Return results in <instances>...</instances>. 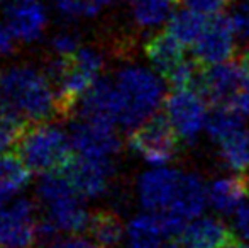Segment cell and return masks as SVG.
<instances>
[{"label":"cell","instance_id":"cell-33","mask_svg":"<svg viewBox=\"0 0 249 248\" xmlns=\"http://www.w3.org/2000/svg\"><path fill=\"white\" fill-rule=\"evenodd\" d=\"M16 50V38L9 31L7 24L0 20V58H7Z\"/></svg>","mask_w":249,"mask_h":248},{"label":"cell","instance_id":"cell-11","mask_svg":"<svg viewBox=\"0 0 249 248\" xmlns=\"http://www.w3.org/2000/svg\"><path fill=\"white\" fill-rule=\"evenodd\" d=\"M83 199H100L110 191L115 175V160L73 156L63 172Z\"/></svg>","mask_w":249,"mask_h":248},{"label":"cell","instance_id":"cell-4","mask_svg":"<svg viewBox=\"0 0 249 248\" xmlns=\"http://www.w3.org/2000/svg\"><path fill=\"white\" fill-rule=\"evenodd\" d=\"M105 58L97 48L80 46L71 57L54 58L48 63L46 73L56 95V116L66 119L75 116L87 90L100 78Z\"/></svg>","mask_w":249,"mask_h":248},{"label":"cell","instance_id":"cell-15","mask_svg":"<svg viewBox=\"0 0 249 248\" xmlns=\"http://www.w3.org/2000/svg\"><path fill=\"white\" fill-rule=\"evenodd\" d=\"M248 68L237 61H222L210 65L203 73H200L198 83L202 94L215 104H226L234 99L237 90L248 78Z\"/></svg>","mask_w":249,"mask_h":248},{"label":"cell","instance_id":"cell-30","mask_svg":"<svg viewBox=\"0 0 249 248\" xmlns=\"http://www.w3.org/2000/svg\"><path fill=\"white\" fill-rule=\"evenodd\" d=\"M46 248H100L92 238L80 236L78 233L70 235L66 238H56L51 243H48Z\"/></svg>","mask_w":249,"mask_h":248},{"label":"cell","instance_id":"cell-18","mask_svg":"<svg viewBox=\"0 0 249 248\" xmlns=\"http://www.w3.org/2000/svg\"><path fill=\"white\" fill-rule=\"evenodd\" d=\"M146 57L158 73L168 76L183 58V43L177 39L171 33L154 34L146 43Z\"/></svg>","mask_w":249,"mask_h":248},{"label":"cell","instance_id":"cell-29","mask_svg":"<svg viewBox=\"0 0 249 248\" xmlns=\"http://www.w3.org/2000/svg\"><path fill=\"white\" fill-rule=\"evenodd\" d=\"M232 229L243 242H249V204L244 202L232 212Z\"/></svg>","mask_w":249,"mask_h":248},{"label":"cell","instance_id":"cell-2","mask_svg":"<svg viewBox=\"0 0 249 248\" xmlns=\"http://www.w3.org/2000/svg\"><path fill=\"white\" fill-rule=\"evenodd\" d=\"M56 116V95L46 70L10 65L0 70V117L17 124Z\"/></svg>","mask_w":249,"mask_h":248},{"label":"cell","instance_id":"cell-31","mask_svg":"<svg viewBox=\"0 0 249 248\" xmlns=\"http://www.w3.org/2000/svg\"><path fill=\"white\" fill-rule=\"evenodd\" d=\"M180 3H183L187 9H194V10H198L202 14H219V10L224 7L226 0H178Z\"/></svg>","mask_w":249,"mask_h":248},{"label":"cell","instance_id":"cell-36","mask_svg":"<svg viewBox=\"0 0 249 248\" xmlns=\"http://www.w3.org/2000/svg\"><path fill=\"white\" fill-rule=\"evenodd\" d=\"M108 2H110V0H108ZM114 2H129V3H131L132 0H114Z\"/></svg>","mask_w":249,"mask_h":248},{"label":"cell","instance_id":"cell-27","mask_svg":"<svg viewBox=\"0 0 249 248\" xmlns=\"http://www.w3.org/2000/svg\"><path fill=\"white\" fill-rule=\"evenodd\" d=\"M229 17L231 22H232L236 38L241 43L249 46V0L241 2L239 5L234 7V10L231 12Z\"/></svg>","mask_w":249,"mask_h":248},{"label":"cell","instance_id":"cell-21","mask_svg":"<svg viewBox=\"0 0 249 248\" xmlns=\"http://www.w3.org/2000/svg\"><path fill=\"white\" fill-rule=\"evenodd\" d=\"M175 0H132V20L141 29H156L173 16Z\"/></svg>","mask_w":249,"mask_h":248},{"label":"cell","instance_id":"cell-24","mask_svg":"<svg viewBox=\"0 0 249 248\" xmlns=\"http://www.w3.org/2000/svg\"><path fill=\"white\" fill-rule=\"evenodd\" d=\"M108 0H54V7L66 19H92L104 10Z\"/></svg>","mask_w":249,"mask_h":248},{"label":"cell","instance_id":"cell-7","mask_svg":"<svg viewBox=\"0 0 249 248\" xmlns=\"http://www.w3.org/2000/svg\"><path fill=\"white\" fill-rule=\"evenodd\" d=\"M129 148L151 167H163L177 155L178 134L166 116H153L132 129V134L129 136Z\"/></svg>","mask_w":249,"mask_h":248},{"label":"cell","instance_id":"cell-8","mask_svg":"<svg viewBox=\"0 0 249 248\" xmlns=\"http://www.w3.org/2000/svg\"><path fill=\"white\" fill-rule=\"evenodd\" d=\"M39 243L37 206L19 197L0 208V248H34Z\"/></svg>","mask_w":249,"mask_h":248},{"label":"cell","instance_id":"cell-35","mask_svg":"<svg viewBox=\"0 0 249 248\" xmlns=\"http://www.w3.org/2000/svg\"><path fill=\"white\" fill-rule=\"evenodd\" d=\"M244 65H246V68H248V72H249V55L246 57V63H244Z\"/></svg>","mask_w":249,"mask_h":248},{"label":"cell","instance_id":"cell-13","mask_svg":"<svg viewBox=\"0 0 249 248\" xmlns=\"http://www.w3.org/2000/svg\"><path fill=\"white\" fill-rule=\"evenodd\" d=\"M3 22L16 41L36 43L48 27V9L43 0H9L3 7Z\"/></svg>","mask_w":249,"mask_h":248},{"label":"cell","instance_id":"cell-1","mask_svg":"<svg viewBox=\"0 0 249 248\" xmlns=\"http://www.w3.org/2000/svg\"><path fill=\"white\" fill-rule=\"evenodd\" d=\"M139 204L144 211L164 212L183 221L202 216L209 204L207 187L198 175L170 167H153L136 184Z\"/></svg>","mask_w":249,"mask_h":248},{"label":"cell","instance_id":"cell-28","mask_svg":"<svg viewBox=\"0 0 249 248\" xmlns=\"http://www.w3.org/2000/svg\"><path fill=\"white\" fill-rule=\"evenodd\" d=\"M20 128H22V124H17L14 121L0 117V156L5 155L7 150L16 145Z\"/></svg>","mask_w":249,"mask_h":248},{"label":"cell","instance_id":"cell-12","mask_svg":"<svg viewBox=\"0 0 249 248\" xmlns=\"http://www.w3.org/2000/svg\"><path fill=\"white\" fill-rule=\"evenodd\" d=\"M73 150L80 156L87 158H105L115 160L122 148L115 126L102 124L95 121L78 119L73 123L70 131Z\"/></svg>","mask_w":249,"mask_h":248},{"label":"cell","instance_id":"cell-20","mask_svg":"<svg viewBox=\"0 0 249 248\" xmlns=\"http://www.w3.org/2000/svg\"><path fill=\"white\" fill-rule=\"evenodd\" d=\"M87 229L90 238L100 248H115L125 236V226L119 214L105 209H99L90 214Z\"/></svg>","mask_w":249,"mask_h":248},{"label":"cell","instance_id":"cell-16","mask_svg":"<svg viewBox=\"0 0 249 248\" xmlns=\"http://www.w3.org/2000/svg\"><path fill=\"white\" fill-rule=\"evenodd\" d=\"M231 242V231L220 219L198 216L185 225L177 238V248H224Z\"/></svg>","mask_w":249,"mask_h":248},{"label":"cell","instance_id":"cell-26","mask_svg":"<svg viewBox=\"0 0 249 248\" xmlns=\"http://www.w3.org/2000/svg\"><path fill=\"white\" fill-rule=\"evenodd\" d=\"M168 82L175 87V89H187L192 87L195 82H198L200 78V72L194 61H187L183 60L170 75L166 76Z\"/></svg>","mask_w":249,"mask_h":248},{"label":"cell","instance_id":"cell-32","mask_svg":"<svg viewBox=\"0 0 249 248\" xmlns=\"http://www.w3.org/2000/svg\"><path fill=\"white\" fill-rule=\"evenodd\" d=\"M231 107L236 109L243 117H249V75L244 80L243 87L234 95V99L231 100Z\"/></svg>","mask_w":249,"mask_h":248},{"label":"cell","instance_id":"cell-22","mask_svg":"<svg viewBox=\"0 0 249 248\" xmlns=\"http://www.w3.org/2000/svg\"><path fill=\"white\" fill-rule=\"evenodd\" d=\"M222 162L234 172H244L249 169V131L243 126L237 131L217 143Z\"/></svg>","mask_w":249,"mask_h":248},{"label":"cell","instance_id":"cell-23","mask_svg":"<svg viewBox=\"0 0 249 248\" xmlns=\"http://www.w3.org/2000/svg\"><path fill=\"white\" fill-rule=\"evenodd\" d=\"M209 17L194 9H183L175 12L168 20V33H171L180 43L194 44L203 33Z\"/></svg>","mask_w":249,"mask_h":248},{"label":"cell","instance_id":"cell-6","mask_svg":"<svg viewBox=\"0 0 249 248\" xmlns=\"http://www.w3.org/2000/svg\"><path fill=\"white\" fill-rule=\"evenodd\" d=\"M41 223L53 233L75 235L89 228L90 212L65 173H46L36 187Z\"/></svg>","mask_w":249,"mask_h":248},{"label":"cell","instance_id":"cell-10","mask_svg":"<svg viewBox=\"0 0 249 248\" xmlns=\"http://www.w3.org/2000/svg\"><path fill=\"white\" fill-rule=\"evenodd\" d=\"M187 221L164 212L144 211L125 226L127 248H163L166 240H177Z\"/></svg>","mask_w":249,"mask_h":248},{"label":"cell","instance_id":"cell-9","mask_svg":"<svg viewBox=\"0 0 249 248\" xmlns=\"http://www.w3.org/2000/svg\"><path fill=\"white\" fill-rule=\"evenodd\" d=\"M166 119L177 131L178 138L183 141H195L200 133L207 128L209 111H207L205 95L195 92L192 87L175 89L164 100Z\"/></svg>","mask_w":249,"mask_h":248},{"label":"cell","instance_id":"cell-19","mask_svg":"<svg viewBox=\"0 0 249 248\" xmlns=\"http://www.w3.org/2000/svg\"><path fill=\"white\" fill-rule=\"evenodd\" d=\"M31 170L20 162L19 156H0V208L9 204L29 184Z\"/></svg>","mask_w":249,"mask_h":248},{"label":"cell","instance_id":"cell-34","mask_svg":"<svg viewBox=\"0 0 249 248\" xmlns=\"http://www.w3.org/2000/svg\"><path fill=\"white\" fill-rule=\"evenodd\" d=\"M224 248H249L246 242H229Z\"/></svg>","mask_w":249,"mask_h":248},{"label":"cell","instance_id":"cell-3","mask_svg":"<svg viewBox=\"0 0 249 248\" xmlns=\"http://www.w3.org/2000/svg\"><path fill=\"white\" fill-rule=\"evenodd\" d=\"M117 107V126L136 129L146 123L161 107L164 83L156 70L142 65H124L112 78Z\"/></svg>","mask_w":249,"mask_h":248},{"label":"cell","instance_id":"cell-25","mask_svg":"<svg viewBox=\"0 0 249 248\" xmlns=\"http://www.w3.org/2000/svg\"><path fill=\"white\" fill-rule=\"evenodd\" d=\"M82 46L80 43V34L71 29H61L51 38L50 41V50L54 58H66L71 57L78 51Z\"/></svg>","mask_w":249,"mask_h":248},{"label":"cell","instance_id":"cell-5","mask_svg":"<svg viewBox=\"0 0 249 248\" xmlns=\"http://www.w3.org/2000/svg\"><path fill=\"white\" fill-rule=\"evenodd\" d=\"M16 155L31 173H61L73 158L70 134L50 121L22 124L14 145Z\"/></svg>","mask_w":249,"mask_h":248},{"label":"cell","instance_id":"cell-17","mask_svg":"<svg viewBox=\"0 0 249 248\" xmlns=\"http://www.w3.org/2000/svg\"><path fill=\"white\" fill-rule=\"evenodd\" d=\"M249 192V182L239 172L236 175L220 177L207 187L209 204L222 214H232L241 204H244Z\"/></svg>","mask_w":249,"mask_h":248},{"label":"cell","instance_id":"cell-14","mask_svg":"<svg viewBox=\"0 0 249 248\" xmlns=\"http://www.w3.org/2000/svg\"><path fill=\"white\" fill-rule=\"evenodd\" d=\"M194 55L202 65H215L231 60L236 48V33L229 16H215L209 19L203 33L194 44Z\"/></svg>","mask_w":249,"mask_h":248}]
</instances>
